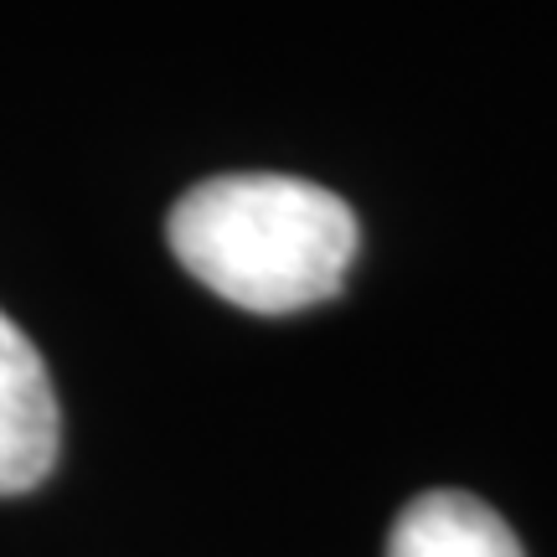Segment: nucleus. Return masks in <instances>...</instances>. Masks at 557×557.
Returning <instances> with one entry per match:
<instances>
[{
	"instance_id": "nucleus-2",
	"label": "nucleus",
	"mask_w": 557,
	"mask_h": 557,
	"mask_svg": "<svg viewBox=\"0 0 557 557\" xmlns=\"http://www.w3.org/2000/svg\"><path fill=\"white\" fill-rule=\"evenodd\" d=\"M62 413L47 361L32 336L0 310V496H21L47 480L58 459Z\"/></svg>"
},
{
	"instance_id": "nucleus-3",
	"label": "nucleus",
	"mask_w": 557,
	"mask_h": 557,
	"mask_svg": "<svg viewBox=\"0 0 557 557\" xmlns=\"http://www.w3.org/2000/svg\"><path fill=\"white\" fill-rule=\"evenodd\" d=\"M387 557H527L500 511L465 491H423L393 521Z\"/></svg>"
},
{
	"instance_id": "nucleus-1",
	"label": "nucleus",
	"mask_w": 557,
	"mask_h": 557,
	"mask_svg": "<svg viewBox=\"0 0 557 557\" xmlns=\"http://www.w3.org/2000/svg\"><path fill=\"white\" fill-rule=\"evenodd\" d=\"M165 233L186 274L253 315H295L331 299L357 259L351 207L315 181L274 171L191 186Z\"/></svg>"
}]
</instances>
